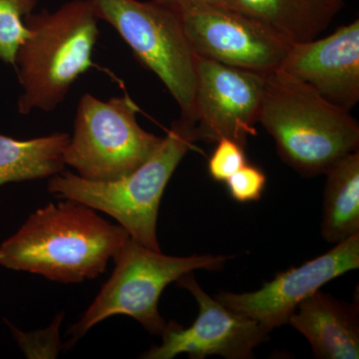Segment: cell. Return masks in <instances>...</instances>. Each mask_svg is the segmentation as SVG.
<instances>
[{
	"mask_svg": "<svg viewBox=\"0 0 359 359\" xmlns=\"http://www.w3.org/2000/svg\"><path fill=\"white\" fill-rule=\"evenodd\" d=\"M359 268V233L325 254L290 268L252 292H219L215 299L238 314L257 321L271 332L285 325L299 304L325 283Z\"/></svg>",
	"mask_w": 359,
	"mask_h": 359,
	"instance_id": "11",
	"label": "cell"
},
{
	"mask_svg": "<svg viewBox=\"0 0 359 359\" xmlns=\"http://www.w3.org/2000/svg\"><path fill=\"white\" fill-rule=\"evenodd\" d=\"M69 139L63 132L28 140L0 134V186L51 178L65 171Z\"/></svg>",
	"mask_w": 359,
	"mask_h": 359,
	"instance_id": "15",
	"label": "cell"
},
{
	"mask_svg": "<svg viewBox=\"0 0 359 359\" xmlns=\"http://www.w3.org/2000/svg\"><path fill=\"white\" fill-rule=\"evenodd\" d=\"M99 20L109 23L137 60L159 77L193 122L196 56L178 13L155 0H91ZM194 123V122H193Z\"/></svg>",
	"mask_w": 359,
	"mask_h": 359,
	"instance_id": "7",
	"label": "cell"
},
{
	"mask_svg": "<svg viewBox=\"0 0 359 359\" xmlns=\"http://www.w3.org/2000/svg\"><path fill=\"white\" fill-rule=\"evenodd\" d=\"M228 192L238 203L257 202L266 185V176L256 165L245 164L226 181Z\"/></svg>",
	"mask_w": 359,
	"mask_h": 359,
	"instance_id": "19",
	"label": "cell"
},
{
	"mask_svg": "<svg viewBox=\"0 0 359 359\" xmlns=\"http://www.w3.org/2000/svg\"><path fill=\"white\" fill-rule=\"evenodd\" d=\"M198 140L195 124L180 118L154 154L131 174L114 181H90L63 171L49 178L48 192L58 199L77 201L109 215L130 238L161 252L158 212L165 189L187 153Z\"/></svg>",
	"mask_w": 359,
	"mask_h": 359,
	"instance_id": "4",
	"label": "cell"
},
{
	"mask_svg": "<svg viewBox=\"0 0 359 359\" xmlns=\"http://www.w3.org/2000/svg\"><path fill=\"white\" fill-rule=\"evenodd\" d=\"M178 13L196 55L269 74L280 69L289 50L290 43L233 7L197 6Z\"/></svg>",
	"mask_w": 359,
	"mask_h": 359,
	"instance_id": "8",
	"label": "cell"
},
{
	"mask_svg": "<svg viewBox=\"0 0 359 359\" xmlns=\"http://www.w3.org/2000/svg\"><path fill=\"white\" fill-rule=\"evenodd\" d=\"M287 43L318 39L344 8V0H228Z\"/></svg>",
	"mask_w": 359,
	"mask_h": 359,
	"instance_id": "14",
	"label": "cell"
},
{
	"mask_svg": "<svg viewBox=\"0 0 359 359\" xmlns=\"http://www.w3.org/2000/svg\"><path fill=\"white\" fill-rule=\"evenodd\" d=\"M195 56L193 122L198 140L230 138L247 145L257 135L266 74Z\"/></svg>",
	"mask_w": 359,
	"mask_h": 359,
	"instance_id": "9",
	"label": "cell"
},
{
	"mask_svg": "<svg viewBox=\"0 0 359 359\" xmlns=\"http://www.w3.org/2000/svg\"><path fill=\"white\" fill-rule=\"evenodd\" d=\"M306 337L314 358H359L358 309L316 292L299 304L289 321Z\"/></svg>",
	"mask_w": 359,
	"mask_h": 359,
	"instance_id": "13",
	"label": "cell"
},
{
	"mask_svg": "<svg viewBox=\"0 0 359 359\" xmlns=\"http://www.w3.org/2000/svg\"><path fill=\"white\" fill-rule=\"evenodd\" d=\"M177 285L195 297L199 316L190 327L171 321L163 330V344L141 358L172 359L182 353L203 359L221 355L228 359L250 358L254 349L268 339L269 332L257 321L226 309L212 299L196 280L193 271L182 276Z\"/></svg>",
	"mask_w": 359,
	"mask_h": 359,
	"instance_id": "10",
	"label": "cell"
},
{
	"mask_svg": "<svg viewBox=\"0 0 359 359\" xmlns=\"http://www.w3.org/2000/svg\"><path fill=\"white\" fill-rule=\"evenodd\" d=\"M137 111L127 95L102 101L85 93L65 150V165L90 181H114L134 172L154 154L164 138L142 128Z\"/></svg>",
	"mask_w": 359,
	"mask_h": 359,
	"instance_id": "6",
	"label": "cell"
},
{
	"mask_svg": "<svg viewBox=\"0 0 359 359\" xmlns=\"http://www.w3.org/2000/svg\"><path fill=\"white\" fill-rule=\"evenodd\" d=\"M259 122L283 161L306 177L358 150L359 125L349 111L280 69L266 75Z\"/></svg>",
	"mask_w": 359,
	"mask_h": 359,
	"instance_id": "2",
	"label": "cell"
},
{
	"mask_svg": "<svg viewBox=\"0 0 359 359\" xmlns=\"http://www.w3.org/2000/svg\"><path fill=\"white\" fill-rule=\"evenodd\" d=\"M327 175L321 233L337 244L359 233V152L337 161Z\"/></svg>",
	"mask_w": 359,
	"mask_h": 359,
	"instance_id": "16",
	"label": "cell"
},
{
	"mask_svg": "<svg viewBox=\"0 0 359 359\" xmlns=\"http://www.w3.org/2000/svg\"><path fill=\"white\" fill-rule=\"evenodd\" d=\"M99 20L91 0H71L53 13L44 9L25 18L28 35L13 65L23 90L20 114L50 112L65 100L77 78L93 65Z\"/></svg>",
	"mask_w": 359,
	"mask_h": 359,
	"instance_id": "3",
	"label": "cell"
},
{
	"mask_svg": "<svg viewBox=\"0 0 359 359\" xmlns=\"http://www.w3.org/2000/svg\"><path fill=\"white\" fill-rule=\"evenodd\" d=\"M113 259L116 268L109 280L68 330V346H74L97 323L114 316H130L151 334H162L167 323L158 311V302L165 287L197 269L219 271L228 257L166 256L129 238Z\"/></svg>",
	"mask_w": 359,
	"mask_h": 359,
	"instance_id": "5",
	"label": "cell"
},
{
	"mask_svg": "<svg viewBox=\"0 0 359 359\" xmlns=\"http://www.w3.org/2000/svg\"><path fill=\"white\" fill-rule=\"evenodd\" d=\"M280 69L351 111L359 101V20L325 39L290 44Z\"/></svg>",
	"mask_w": 359,
	"mask_h": 359,
	"instance_id": "12",
	"label": "cell"
},
{
	"mask_svg": "<svg viewBox=\"0 0 359 359\" xmlns=\"http://www.w3.org/2000/svg\"><path fill=\"white\" fill-rule=\"evenodd\" d=\"M39 0H0V60L14 65L16 52L27 37L25 18Z\"/></svg>",
	"mask_w": 359,
	"mask_h": 359,
	"instance_id": "17",
	"label": "cell"
},
{
	"mask_svg": "<svg viewBox=\"0 0 359 359\" xmlns=\"http://www.w3.org/2000/svg\"><path fill=\"white\" fill-rule=\"evenodd\" d=\"M155 1L173 9L176 13L197 6H230L228 0H155Z\"/></svg>",
	"mask_w": 359,
	"mask_h": 359,
	"instance_id": "20",
	"label": "cell"
},
{
	"mask_svg": "<svg viewBox=\"0 0 359 359\" xmlns=\"http://www.w3.org/2000/svg\"><path fill=\"white\" fill-rule=\"evenodd\" d=\"M245 146L230 138L217 142V147L210 158L208 170L217 182H226L238 169L247 164Z\"/></svg>",
	"mask_w": 359,
	"mask_h": 359,
	"instance_id": "18",
	"label": "cell"
},
{
	"mask_svg": "<svg viewBox=\"0 0 359 359\" xmlns=\"http://www.w3.org/2000/svg\"><path fill=\"white\" fill-rule=\"evenodd\" d=\"M45 205L0 244V266L43 276L61 283H79L102 275L130 238L122 226L70 199Z\"/></svg>",
	"mask_w": 359,
	"mask_h": 359,
	"instance_id": "1",
	"label": "cell"
}]
</instances>
